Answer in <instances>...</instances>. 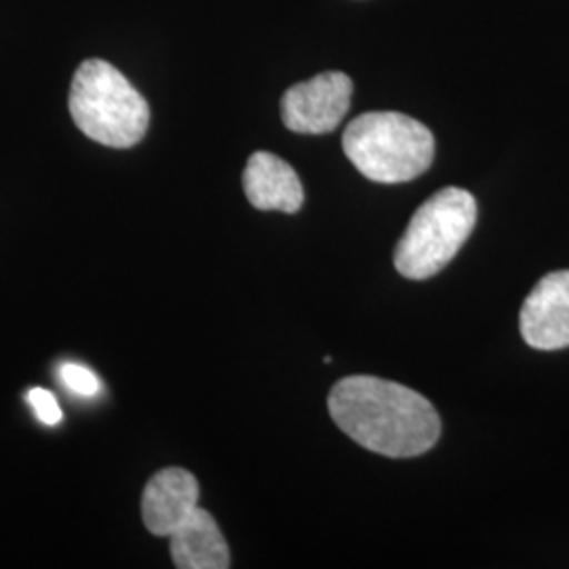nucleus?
I'll list each match as a JSON object with an SVG mask.
<instances>
[{
  "label": "nucleus",
  "instance_id": "1",
  "mask_svg": "<svg viewBox=\"0 0 569 569\" xmlns=\"http://www.w3.org/2000/svg\"><path fill=\"white\" fill-rule=\"evenodd\" d=\"M329 413L355 443L387 458L435 448L441 418L425 395L376 376H348L331 388Z\"/></svg>",
  "mask_w": 569,
  "mask_h": 569
},
{
  "label": "nucleus",
  "instance_id": "2",
  "mask_svg": "<svg viewBox=\"0 0 569 569\" xmlns=\"http://www.w3.org/2000/svg\"><path fill=\"white\" fill-rule=\"evenodd\" d=\"M68 106L82 133L108 148L124 150L142 142L150 124V106L142 93L103 60L82 61Z\"/></svg>",
  "mask_w": 569,
  "mask_h": 569
},
{
  "label": "nucleus",
  "instance_id": "3",
  "mask_svg": "<svg viewBox=\"0 0 569 569\" xmlns=\"http://www.w3.org/2000/svg\"><path fill=\"white\" fill-rule=\"evenodd\" d=\"M346 157L367 180L403 183L422 176L435 159L427 124L401 112H367L346 127Z\"/></svg>",
  "mask_w": 569,
  "mask_h": 569
},
{
  "label": "nucleus",
  "instance_id": "4",
  "mask_svg": "<svg viewBox=\"0 0 569 569\" xmlns=\"http://www.w3.org/2000/svg\"><path fill=\"white\" fill-rule=\"evenodd\" d=\"M477 224V201L449 186L420 204L395 249V268L413 281L439 274L458 256Z\"/></svg>",
  "mask_w": 569,
  "mask_h": 569
},
{
  "label": "nucleus",
  "instance_id": "5",
  "mask_svg": "<svg viewBox=\"0 0 569 569\" xmlns=\"http://www.w3.org/2000/svg\"><path fill=\"white\" fill-rule=\"evenodd\" d=\"M352 81L345 72H323L287 89L281 102L284 127L300 136L331 133L348 112Z\"/></svg>",
  "mask_w": 569,
  "mask_h": 569
},
{
  "label": "nucleus",
  "instance_id": "6",
  "mask_svg": "<svg viewBox=\"0 0 569 569\" xmlns=\"http://www.w3.org/2000/svg\"><path fill=\"white\" fill-rule=\"evenodd\" d=\"M519 329L531 348L569 346V270L550 272L531 289L521 308Z\"/></svg>",
  "mask_w": 569,
  "mask_h": 569
},
{
  "label": "nucleus",
  "instance_id": "7",
  "mask_svg": "<svg viewBox=\"0 0 569 569\" xmlns=\"http://www.w3.org/2000/svg\"><path fill=\"white\" fill-rule=\"evenodd\" d=\"M199 481L183 468L159 470L143 489L142 517L150 533L169 538L199 509Z\"/></svg>",
  "mask_w": 569,
  "mask_h": 569
},
{
  "label": "nucleus",
  "instance_id": "8",
  "mask_svg": "<svg viewBox=\"0 0 569 569\" xmlns=\"http://www.w3.org/2000/svg\"><path fill=\"white\" fill-rule=\"evenodd\" d=\"M247 201L260 211L296 213L305 204V186L296 169L272 152H253L243 173Z\"/></svg>",
  "mask_w": 569,
  "mask_h": 569
},
{
  "label": "nucleus",
  "instance_id": "9",
  "mask_svg": "<svg viewBox=\"0 0 569 569\" xmlns=\"http://www.w3.org/2000/svg\"><path fill=\"white\" fill-rule=\"evenodd\" d=\"M169 550L176 568H230V550L224 536L216 519L201 507L169 536Z\"/></svg>",
  "mask_w": 569,
  "mask_h": 569
},
{
  "label": "nucleus",
  "instance_id": "10",
  "mask_svg": "<svg viewBox=\"0 0 569 569\" xmlns=\"http://www.w3.org/2000/svg\"><path fill=\"white\" fill-rule=\"evenodd\" d=\"M60 378L63 382V387L70 388L74 395H81V397H93L100 392V380L98 376L87 369L84 366L79 363H66L60 367Z\"/></svg>",
  "mask_w": 569,
  "mask_h": 569
},
{
  "label": "nucleus",
  "instance_id": "11",
  "mask_svg": "<svg viewBox=\"0 0 569 569\" xmlns=\"http://www.w3.org/2000/svg\"><path fill=\"white\" fill-rule=\"evenodd\" d=\"M28 403L34 409L37 418L41 420L42 425L47 427H56L63 420V413H61L60 403L56 401V397L44 390V388H32L28 392Z\"/></svg>",
  "mask_w": 569,
  "mask_h": 569
}]
</instances>
